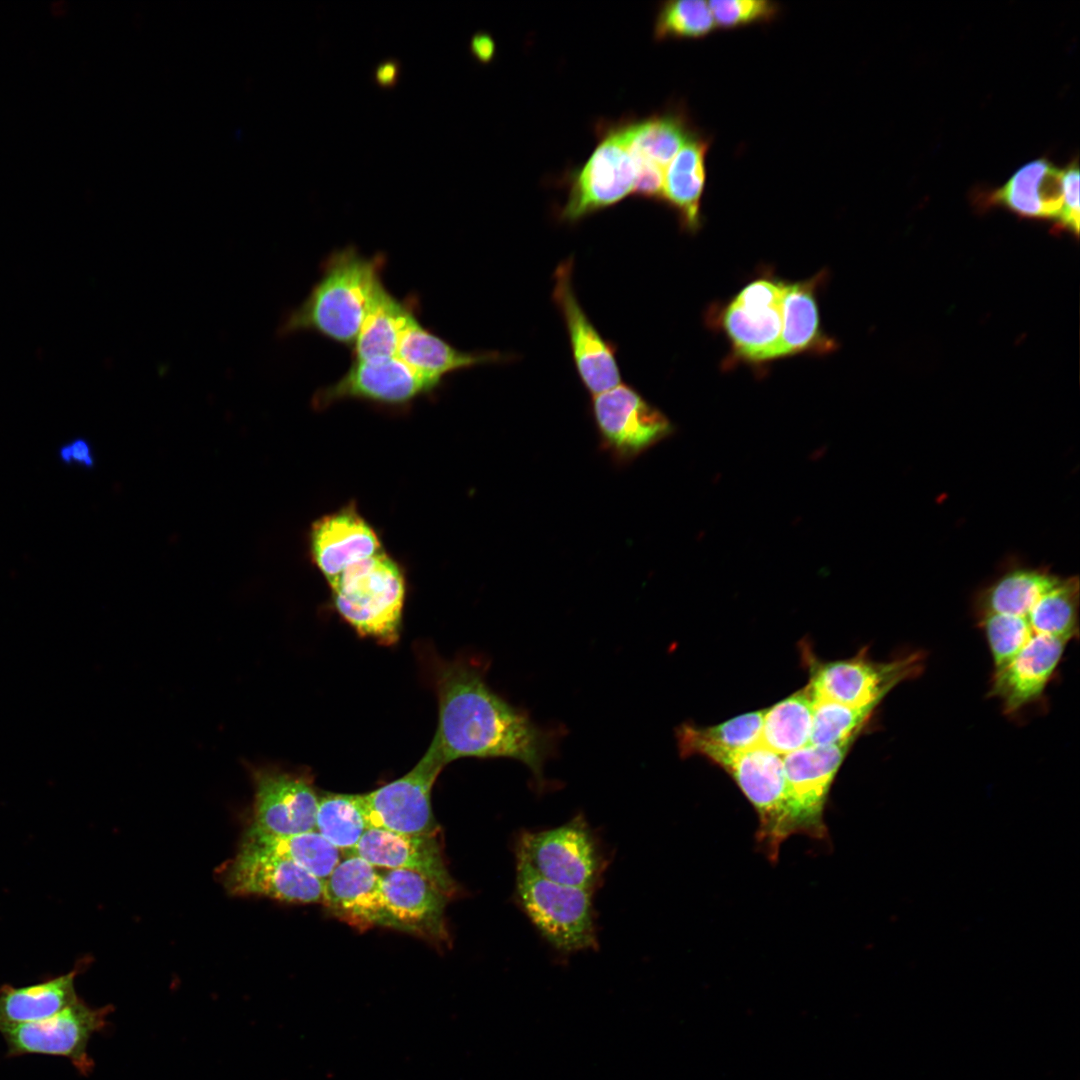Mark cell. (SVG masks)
Listing matches in <instances>:
<instances>
[{"instance_id": "cell-16", "label": "cell", "mask_w": 1080, "mask_h": 1080, "mask_svg": "<svg viewBox=\"0 0 1080 1080\" xmlns=\"http://www.w3.org/2000/svg\"><path fill=\"white\" fill-rule=\"evenodd\" d=\"M235 896H263L289 903H322L324 881L283 857L241 847L218 870Z\"/></svg>"}, {"instance_id": "cell-26", "label": "cell", "mask_w": 1080, "mask_h": 1080, "mask_svg": "<svg viewBox=\"0 0 1080 1080\" xmlns=\"http://www.w3.org/2000/svg\"><path fill=\"white\" fill-rule=\"evenodd\" d=\"M1060 578L1047 567L1022 564L1007 566L977 593L975 615L978 618L989 614H1008L1026 618L1041 596Z\"/></svg>"}, {"instance_id": "cell-7", "label": "cell", "mask_w": 1080, "mask_h": 1080, "mask_svg": "<svg viewBox=\"0 0 1080 1080\" xmlns=\"http://www.w3.org/2000/svg\"><path fill=\"white\" fill-rule=\"evenodd\" d=\"M446 765L433 738L419 762L402 777L371 792L359 794L368 829L404 834H436L432 810L433 785Z\"/></svg>"}, {"instance_id": "cell-12", "label": "cell", "mask_w": 1080, "mask_h": 1080, "mask_svg": "<svg viewBox=\"0 0 1080 1080\" xmlns=\"http://www.w3.org/2000/svg\"><path fill=\"white\" fill-rule=\"evenodd\" d=\"M247 769L254 787L249 827L279 836L316 830L319 796L310 774L272 765L247 764Z\"/></svg>"}, {"instance_id": "cell-23", "label": "cell", "mask_w": 1080, "mask_h": 1080, "mask_svg": "<svg viewBox=\"0 0 1080 1080\" xmlns=\"http://www.w3.org/2000/svg\"><path fill=\"white\" fill-rule=\"evenodd\" d=\"M1062 179L1063 169L1047 159H1036L990 193L987 202L1005 206L1022 217L1054 220L1058 225L1064 205Z\"/></svg>"}, {"instance_id": "cell-9", "label": "cell", "mask_w": 1080, "mask_h": 1080, "mask_svg": "<svg viewBox=\"0 0 1080 1080\" xmlns=\"http://www.w3.org/2000/svg\"><path fill=\"white\" fill-rule=\"evenodd\" d=\"M925 656L911 652L887 662H876L866 655L812 665L808 687L813 696L853 707H877L900 683L917 677L924 668Z\"/></svg>"}, {"instance_id": "cell-10", "label": "cell", "mask_w": 1080, "mask_h": 1080, "mask_svg": "<svg viewBox=\"0 0 1080 1080\" xmlns=\"http://www.w3.org/2000/svg\"><path fill=\"white\" fill-rule=\"evenodd\" d=\"M784 282L758 278L725 307L721 324L735 356L760 364L781 358Z\"/></svg>"}, {"instance_id": "cell-33", "label": "cell", "mask_w": 1080, "mask_h": 1080, "mask_svg": "<svg viewBox=\"0 0 1080 1080\" xmlns=\"http://www.w3.org/2000/svg\"><path fill=\"white\" fill-rule=\"evenodd\" d=\"M1079 578L1062 577L1044 593L1026 619L1034 634H1044L1067 641L1077 637Z\"/></svg>"}, {"instance_id": "cell-18", "label": "cell", "mask_w": 1080, "mask_h": 1080, "mask_svg": "<svg viewBox=\"0 0 1080 1080\" xmlns=\"http://www.w3.org/2000/svg\"><path fill=\"white\" fill-rule=\"evenodd\" d=\"M391 929L445 942L447 898L433 883L418 873L387 869L380 873Z\"/></svg>"}, {"instance_id": "cell-24", "label": "cell", "mask_w": 1080, "mask_h": 1080, "mask_svg": "<svg viewBox=\"0 0 1080 1080\" xmlns=\"http://www.w3.org/2000/svg\"><path fill=\"white\" fill-rule=\"evenodd\" d=\"M417 306L414 296L398 299L380 278L371 292L360 331L350 349L352 360L396 356L400 335L417 313Z\"/></svg>"}, {"instance_id": "cell-29", "label": "cell", "mask_w": 1080, "mask_h": 1080, "mask_svg": "<svg viewBox=\"0 0 1080 1080\" xmlns=\"http://www.w3.org/2000/svg\"><path fill=\"white\" fill-rule=\"evenodd\" d=\"M81 967L42 983L0 989V1030L49 1018L79 998L74 981Z\"/></svg>"}, {"instance_id": "cell-39", "label": "cell", "mask_w": 1080, "mask_h": 1080, "mask_svg": "<svg viewBox=\"0 0 1080 1080\" xmlns=\"http://www.w3.org/2000/svg\"><path fill=\"white\" fill-rule=\"evenodd\" d=\"M716 27L735 28L773 20L779 5L768 0H711L708 1Z\"/></svg>"}, {"instance_id": "cell-20", "label": "cell", "mask_w": 1080, "mask_h": 1080, "mask_svg": "<svg viewBox=\"0 0 1080 1080\" xmlns=\"http://www.w3.org/2000/svg\"><path fill=\"white\" fill-rule=\"evenodd\" d=\"M322 903L337 918L362 929L391 928L376 867L356 855H349L324 881Z\"/></svg>"}, {"instance_id": "cell-34", "label": "cell", "mask_w": 1080, "mask_h": 1080, "mask_svg": "<svg viewBox=\"0 0 1080 1080\" xmlns=\"http://www.w3.org/2000/svg\"><path fill=\"white\" fill-rule=\"evenodd\" d=\"M315 825L328 842L350 853L368 829L360 795L323 794L319 797Z\"/></svg>"}, {"instance_id": "cell-36", "label": "cell", "mask_w": 1080, "mask_h": 1080, "mask_svg": "<svg viewBox=\"0 0 1080 1080\" xmlns=\"http://www.w3.org/2000/svg\"><path fill=\"white\" fill-rule=\"evenodd\" d=\"M811 745L831 746L855 741L875 706L853 707L813 696Z\"/></svg>"}, {"instance_id": "cell-25", "label": "cell", "mask_w": 1080, "mask_h": 1080, "mask_svg": "<svg viewBox=\"0 0 1080 1080\" xmlns=\"http://www.w3.org/2000/svg\"><path fill=\"white\" fill-rule=\"evenodd\" d=\"M396 356L415 370L440 379L474 366L502 362L506 358L495 351L468 352L457 349L423 326L417 313L410 318L400 335Z\"/></svg>"}, {"instance_id": "cell-8", "label": "cell", "mask_w": 1080, "mask_h": 1080, "mask_svg": "<svg viewBox=\"0 0 1080 1080\" xmlns=\"http://www.w3.org/2000/svg\"><path fill=\"white\" fill-rule=\"evenodd\" d=\"M591 411L601 447L618 465L631 463L673 432L668 418L625 383L593 395Z\"/></svg>"}, {"instance_id": "cell-43", "label": "cell", "mask_w": 1080, "mask_h": 1080, "mask_svg": "<svg viewBox=\"0 0 1080 1080\" xmlns=\"http://www.w3.org/2000/svg\"><path fill=\"white\" fill-rule=\"evenodd\" d=\"M469 50L478 62L488 64L495 56L496 44L490 34L477 32L470 40Z\"/></svg>"}, {"instance_id": "cell-13", "label": "cell", "mask_w": 1080, "mask_h": 1080, "mask_svg": "<svg viewBox=\"0 0 1080 1080\" xmlns=\"http://www.w3.org/2000/svg\"><path fill=\"white\" fill-rule=\"evenodd\" d=\"M442 384L443 379L419 372L397 356L352 360L348 370L336 382L315 393L313 405L323 409L341 400L354 399L404 406L432 394Z\"/></svg>"}, {"instance_id": "cell-22", "label": "cell", "mask_w": 1080, "mask_h": 1080, "mask_svg": "<svg viewBox=\"0 0 1080 1080\" xmlns=\"http://www.w3.org/2000/svg\"><path fill=\"white\" fill-rule=\"evenodd\" d=\"M310 546L313 561L329 585L349 565L384 550L373 528L352 508L317 520Z\"/></svg>"}, {"instance_id": "cell-4", "label": "cell", "mask_w": 1080, "mask_h": 1080, "mask_svg": "<svg viewBox=\"0 0 1080 1080\" xmlns=\"http://www.w3.org/2000/svg\"><path fill=\"white\" fill-rule=\"evenodd\" d=\"M703 756L725 770L750 801L759 818L757 840L775 861L788 829L783 756L759 744L746 750L709 745L690 747L682 757Z\"/></svg>"}, {"instance_id": "cell-27", "label": "cell", "mask_w": 1080, "mask_h": 1080, "mask_svg": "<svg viewBox=\"0 0 1080 1080\" xmlns=\"http://www.w3.org/2000/svg\"><path fill=\"white\" fill-rule=\"evenodd\" d=\"M709 146L710 139L699 134L679 150L665 171L662 200L678 213L682 226L689 231L697 230L701 223Z\"/></svg>"}, {"instance_id": "cell-41", "label": "cell", "mask_w": 1080, "mask_h": 1080, "mask_svg": "<svg viewBox=\"0 0 1080 1080\" xmlns=\"http://www.w3.org/2000/svg\"><path fill=\"white\" fill-rule=\"evenodd\" d=\"M59 457L65 464L83 466L86 469L92 468L95 463L92 447L82 438L64 444L59 450Z\"/></svg>"}, {"instance_id": "cell-32", "label": "cell", "mask_w": 1080, "mask_h": 1080, "mask_svg": "<svg viewBox=\"0 0 1080 1080\" xmlns=\"http://www.w3.org/2000/svg\"><path fill=\"white\" fill-rule=\"evenodd\" d=\"M813 698L808 687L765 709L760 744L784 756L810 742Z\"/></svg>"}, {"instance_id": "cell-30", "label": "cell", "mask_w": 1080, "mask_h": 1080, "mask_svg": "<svg viewBox=\"0 0 1080 1080\" xmlns=\"http://www.w3.org/2000/svg\"><path fill=\"white\" fill-rule=\"evenodd\" d=\"M634 163H649L666 171L679 150L699 135L680 112H667L626 125Z\"/></svg>"}, {"instance_id": "cell-2", "label": "cell", "mask_w": 1080, "mask_h": 1080, "mask_svg": "<svg viewBox=\"0 0 1080 1080\" xmlns=\"http://www.w3.org/2000/svg\"><path fill=\"white\" fill-rule=\"evenodd\" d=\"M385 264L383 253L367 257L354 245L333 250L307 297L283 318L278 335L313 332L351 349Z\"/></svg>"}, {"instance_id": "cell-1", "label": "cell", "mask_w": 1080, "mask_h": 1080, "mask_svg": "<svg viewBox=\"0 0 1080 1080\" xmlns=\"http://www.w3.org/2000/svg\"><path fill=\"white\" fill-rule=\"evenodd\" d=\"M439 722L434 739L446 764L463 757H508L525 764L538 785L555 751L558 734L536 725L486 683L480 669L464 662L437 676Z\"/></svg>"}, {"instance_id": "cell-11", "label": "cell", "mask_w": 1080, "mask_h": 1080, "mask_svg": "<svg viewBox=\"0 0 1080 1080\" xmlns=\"http://www.w3.org/2000/svg\"><path fill=\"white\" fill-rule=\"evenodd\" d=\"M854 741L808 744L783 756L788 829L814 838L826 834L824 810L833 780Z\"/></svg>"}, {"instance_id": "cell-42", "label": "cell", "mask_w": 1080, "mask_h": 1080, "mask_svg": "<svg viewBox=\"0 0 1080 1080\" xmlns=\"http://www.w3.org/2000/svg\"><path fill=\"white\" fill-rule=\"evenodd\" d=\"M401 72V61L397 58H387L374 67L372 80L381 89H393L399 83Z\"/></svg>"}, {"instance_id": "cell-5", "label": "cell", "mask_w": 1080, "mask_h": 1080, "mask_svg": "<svg viewBox=\"0 0 1080 1080\" xmlns=\"http://www.w3.org/2000/svg\"><path fill=\"white\" fill-rule=\"evenodd\" d=\"M515 896L556 950L569 954L597 946L593 891L550 881L517 861Z\"/></svg>"}, {"instance_id": "cell-3", "label": "cell", "mask_w": 1080, "mask_h": 1080, "mask_svg": "<svg viewBox=\"0 0 1080 1080\" xmlns=\"http://www.w3.org/2000/svg\"><path fill=\"white\" fill-rule=\"evenodd\" d=\"M330 587L338 613L358 634L382 645L399 640L405 580L385 550L349 565Z\"/></svg>"}, {"instance_id": "cell-37", "label": "cell", "mask_w": 1080, "mask_h": 1080, "mask_svg": "<svg viewBox=\"0 0 1080 1080\" xmlns=\"http://www.w3.org/2000/svg\"><path fill=\"white\" fill-rule=\"evenodd\" d=\"M716 28L708 1H667L659 8L654 35L667 38H701Z\"/></svg>"}, {"instance_id": "cell-28", "label": "cell", "mask_w": 1080, "mask_h": 1080, "mask_svg": "<svg viewBox=\"0 0 1080 1080\" xmlns=\"http://www.w3.org/2000/svg\"><path fill=\"white\" fill-rule=\"evenodd\" d=\"M818 276L784 282L782 300L781 357L826 352L833 342L822 331L816 297Z\"/></svg>"}, {"instance_id": "cell-17", "label": "cell", "mask_w": 1080, "mask_h": 1080, "mask_svg": "<svg viewBox=\"0 0 1080 1080\" xmlns=\"http://www.w3.org/2000/svg\"><path fill=\"white\" fill-rule=\"evenodd\" d=\"M572 271L571 257L556 268L553 300L565 323L577 373L585 388L596 395L619 385L621 373L614 345L601 336L576 297Z\"/></svg>"}, {"instance_id": "cell-15", "label": "cell", "mask_w": 1080, "mask_h": 1080, "mask_svg": "<svg viewBox=\"0 0 1080 1080\" xmlns=\"http://www.w3.org/2000/svg\"><path fill=\"white\" fill-rule=\"evenodd\" d=\"M635 177L626 125L615 127L574 176L561 219L575 222L619 202L633 192Z\"/></svg>"}, {"instance_id": "cell-19", "label": "cell", "mask_w": 1080, "mask_h": 1080, "mask_svg": "<svg viewBox=\"0 0 1080 1080\" xmlns=\"http://www.w3.org/2000/svg\"><path fill=\"white\" fill-rule=\"evenodd\" d=\"M348 854L359 856L374 867L418 873L448 897L457 890L436 834H404L370 828Z\"/></svg>"}, {"instance_id": "cell-6", "label": "cell", "mask_w": 1080, "mask_h": 1080, "mask_svg": "<svg viewBox=\"0 0 1080 1080\" xmlns=\"http://www.w3.org/2000/svg\"><path fill=\"white\" fill-rule=\"evenodd\" d=\"M516 858L550 881L591 891L599 886L608 864L582 815L555 828L522 833Z\"/></svg>"}, {"instance_id": "cell-40", "label": "cell", "mask_w": 1080, "mask_h": 1080, "mask_svg": "<svg viewBox=\"0 0 1080 1080\" xmlns=\"http://www.w3.org/2000/svg\"><path fill=\"white\" fill-rule=\"evenodd\" d=\"M1063 196L1064 205L1060 222L1057 226L1069 230L1075 235L1079 233V168L1077 161L1072 162L1063 169Z\"/></svg>"}, {"instance_id": "cell-31", "label": "cell", "mask_w": 1080, "mask_h": 1080, "mask_svg": "<svg viewBox=\"0 0 1080 1080\" xmlns=\"http://www.w3.org/2000/svg\"><path fill=\"white\" fill-rule=\"evenodd\" d=\"M240 846L288 859L322 881L341 861L340 850L316 830L279 836L248 827Z\"/></svg>"}, {"instance_id": "cell-21", "label": "cell", "mask_w": 1080, "mask_h": 1080, "mask_svg": "<svg viewBox=\"0 0 1080 1080\" xmlns=\"http://www.w3.org/2000/svg\"><path fill=\"white\" fill-rule=\"evenodd\" d=\"M1069 641L1034 634L1001 669L994 671L990 695L1012 714L1038 700L1052 678Z\"/></svg>"}, {"instance_id": "cell-38", "label": "cell", "mask_w": 1080, "mask_h": 1080, "mask_svg": "<svg viewBox=\"0 0 1080 1080\" xmlns=\"http://www.w3.org/2000/svg\"><path fill=\"white\" fill-rule=\"evenodd\" d=\"M977 619L991 652L994 671L1004 667L1034 635L1025 617L989 614Z\"/></svg>"}, {"instance_id": "cell-35", "label": "cell", "mask_w": 1080, "mask_h": 1080, "mask_svg": "<svg viewBox=\"0 0 1080 1080\" xmlns=\"http://www.w3.org/2000/svg\"><path fill=\"white\" fill-rule=\"evenodd\" d=\"M765 710L745 713L710 727L682 724L676 731L681 756L695 745L728 750H746L761 741Z\"/></svg>"}, {"instance_id": "cell-14", "label": "cell", "mask_w": 1080, "mask_h": 1080, "mask_svg": "<svg viewBox=\"0 0 1080 1080\" xmlns=\"http://www.w3.org/2000/svg\"><path fill=\"white\" fill-rule=\"evenodd\" d=\"M111 1005L92 1008L80 998L57 1014L33 1023L1 1029L10 1055L41 1053L64 1056L82 1074L94 1063L87 1053L91 1036L107 1025Z\"/></svg>"}]
</instances>
